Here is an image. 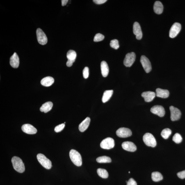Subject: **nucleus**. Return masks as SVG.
Returning a JSON list of instances; mask_svg holds the SVG:
<instances>
[{
  "label": "nucleus",
  "instance_id": "obj_14",
  "mask_svg": "<svg viewBox=\"0 0 185 185\" xmlns=\"http://www.w3.org/2000/svg\"><path fill=\"white\" fill-rule=\"evenodd\" d=\"M122 148L124 150L131 152H134L137 149L136 146L133 142L129 141L124 142L122 144Z\"/></svg>",
  "mask_w": 185,
  "mask_h": 185
},
{
  "label": "nucleus",
  "instance_id": "obj_30",
  "mask_svg": "<svg viewBox=\"0 0 185 185\" xmlns=\"http://www.w3.org/2000/svg\"><path fill=\"white\" fill-rule=\"evenodd\" d=\"M172 140L176 143L179 144L182 141V138L180 134L178 133H176L174 135L172 138Z\"/></svg>",
  "mask_w": 185,
  "mask_h": 185
},
{
  "label": "nucleus",
  "instance_id": "obj_32",
  "mask_svg": "<svg viewBox=\"0 0 185 185\" xmlns=\"http://www.w3.org/2000/svg\"><path fill=\"white\" fill-rule=\"evenodd\" d=\"M104 35L100 33L97 34L94 37V41L95 42H99L103 41L104 38Z\"/></svg>",
  "mask_w": 185,
  "mask_h": 185
},
{
  "label": "nucleus",
  "instance_id": "obj_17",
  "mask_svg": "<svg viewBox=\"0 0 185 185\" xmlns=\"http://www.w3.org/2000/svg\"><path fill=\"white\" fill-rule=\"evenodd\" d=\"M10 63L11 66L14 68H17L19 67V58L16 53H14L11 57Z\"/></svg>",
  "mask_w": 185,
  "mask_h": 185
},
{
  "label": "nucleus",
  "instance_id": "obj_2",
  "mask_svg": "<svg viewBox=\"0 0 185 185\" xmlns=\"http://www.w3.org/2000/svg\"><path fill=\"white\" fill-rule=\"evenodd\" d=\"M69 156L71 161L75 165L78 167L81 166L82 159L80 154L78 151L74 149H72L69 153Z\"/></svg>",
  "mask_w": 185,
  "mask_h": 185
},
{
  "label": "nucleus",
  "instance_id": "obj_26",
  "mask_svg": "<svg viewBox=\"0 0 185 185\" xmlns=\"http://www.w3.org/2000/svg\"><path fill=\"white\" fill-rule=\"evenodd\" d=\"M67 57L68 60H71L74 63L76 57V51L72 50H69L67 53Z\"/></svg>",
  "mask_w": 185,
  "mask_h": 185
},
{
  "label": "nucleus",
  "instance_id": "obj_6",
  "mask_svg": "<svg viewBox=\"0 0 185 185\" xmlns=\"http://www.w3.org/2000/svg\"><path fill=\"white\" fill-rule=\"evenodd\" d=\"M136 55L134 52L128 53L124 58V63L126 67H130L136 60Z\"/></svg>",
  "mask_w": 185,
  "mask_h": 185
},
{
  "label": "nucleus",
  "instance_id": "obj_3",
  "mask_svg": "<svg viewBox=\"0 0 185 185\" xmlns=\"http://www.w3.org/2000/svg\"><path fill=\"white\" fill-rule=\"evenodd\" d=\"M37 160L41 165L47 169H50L52 167V163L44 155L38 154L37 156Z\"/></svg>",
  "mask_w": 185,
  "mask_h": 185
},
{
  "label": "nucleus",
  "instance_id": "obj_39",
  "mask_svg": "<svg viewBox=\"0 0 185 185\" xmlns=\"http://www.w3.org/2000/svg\"><path fill=\"white\" fill-rule=\"evenodd\" d=\"M68 0H62L61 1L62 6H65L66 5L68 2Z\"/></svg>",
  "mask_w": 185,
  "mask_h": 185
},
{
  "label": "nucleus",
  "instance_id": "obj_35",
  "mask_svg": "<svg viewBox=\"0 0 185 185\" xmlns=\"http://www.w3.org/2000/svg\"><path fill=\"white\" fill-rule=\"evenodd\" d=\"M177 176L178 177L181 179L185 178V170L178 172L177 174Z\"/></svg>",
  "mask_w": 185,
  "mask_h": 185
},
{
  "label": "nucleus",
  "instance_id": "obj_7",
  "mask_svg": "<svg viewBox=\"0 0 185 185\" xmlns=\"http://www.w3.org/2000/svg\"><path fill=\"white\" fill-rule=\"evenodd\" d=\"M37 40L39 44L42 45H45L47 42V38L45 34L40 28H37L36 30Z\"/></svg>",
  "mask_w": 185,
  "mask_h": 185
},
{
  "label": "nucleus",
  "instance_id": "obj_21",
  "mask_svg": "<svg viewBox=\"0 0 185 185\" xmlns=\"http://www.w3.org/2000/svg\"><path fill=\"white\" fill-rule=\"evenodd\" d=\"M54 82V78L51 76H47L43 78L41 81V83L44 86L49 87L52 85Z\"/></svg>",
  "mask_w": 185,
  "mask_h": 185
},
{
  "label": "nucleus",
  "instance_id": "obj_20",
  "mask_svg": "<svg viewBox=\"0 0 185 185\" xmlns=\"http://www.w3.org/2000/svg\"><path fill=\"white\" fill-rule=\"evenodd\" d=\"M101 73L103 77H106L109 72V68L107 63L106 61H102L101 63Z\"/></svg>",
  "mask_w": 185,
  "mask_h": 185
},
{
  "label": "nucleus",
  "instance_id": "obj_24",
  "mask_svg": "<svg viewBox=\"0 0 185 185\" xmlns=\"http://www.w3.org/2000/svg\"><path fill=\"white\" fill-rule=\"evenodd\" d=\"M113 93V90H106L105 91L102 98V102L105 103L109 101L112 97Z\"/></svg>",
  "mask_w": 185,
  "mask_h": 185
},
{
  "label": "nucleus",
  "instance_id": "obj_16",
  "mask_svg": "<svg viewBox=\"0 0 185 185\" xmlns=\"http://www.w3.org/2000/svg\"><path fill=\"white\" fill-rule=\"evenodd\" d=\"M155 92L152 91L144 92L142 94V97L144 98L146 102H149L153 100L155 97Z\"/></svg>",
  "mask_w": 185,
  "mask_h": 185
},
{
  "label": "nucleus",
  "instance_id": "obj_13",
  "mask_svg": "<svg viewBox=\"0 0 185 185\" xmlns=\"http://www.w3.org/2000/svg\"><path fill=\"white\" fill-rule=\"evenodd\" d=\"M24 132L28 134H36L37 130L33 126L29 124H24L21 128Z\"/></svg>",
  "mask_w": 185,
  "mask_h": 185
},
{
  "label": "nucleus",
  "instance_id": "obj_25",
  "mask_svg": "<svg viewBox=\"0 0 185 185\" xmlns=\"http://www.w3.org/2000/svg\"><path fill=\"white\" fill-rule=\"evenodd\" d=\"M152 178L154 182H158L163 179L162 175L158 172H153L152 174Z\"/></svg>",
  "mask_w": 185,
  "mask_h": 185
},
{
  "label": "nucleus",
  "instance_id": "obj_18",
  "mask_svg": "<svg viewBox=\"0 0 185 185\" xmlns=\"http://www.w3.org/2000/svg\"><path fill=\"white\" fill-rule=\"evenodd\" d=\"M169 95V92L168 90L158 88L156 90V96L161 98L166 99Z\"/></svg>",
  "mask_w": 185,
  "mask_h": 185
},
{
  "label": "nucleus",
  "instance_id": "obj_12",
  "mask_svg": "<svg viewBox=\"0 0 185 185\" xmlns=\"http://www.w3.org/2000/svg\"><path fill=\"white\" fill-rule=\"evenodd\" d=\"M151 111L160 117L164 116L165 113L164 108L162 106L160 105H155L153 107L151 108Z\"/></svg>",
  "mask_w": 185,
  "mask_h": 185
},
{
  "label": "nucleus",
  "instance_id": "obj_19",
  "mask_svg": "<svg viewBox=\"0 0 185 185\" xmlns=\"http://www.w3.org/2000/svg\"><path fill=\"white\" fill-rule=\"evenodd\" d=\"M90 121V118L89 117H87L85 120H84L79 124V129L80 131L81 132H83L86 130L89 126Z\"/></svg>",
  "mask_w": 185,
  "mask_h": 185
},
{
  "label": "nucleus",
  "instance_id": "obj_27",
  "mask_svg": "<svg viewBox=\"0 0 185 185\" xmlns=\"http://www.w3.org/2000/svg\"><path fill=\"white\" fill-rule=\"evenodd\" d=\"M97 173L99 177L103 178H107L108 177V176H109L107 171L104 169H98Z\"/></svg>",
  "mask_w": 185,
  "mask_h": 185
},
{
  "label": "nucleus",
  "instance_id": "obj_5",
  "mask_svg": "<svg viewBox=\"0 0 185 185\" xmlns=\"http://www.w3.org/2000/svg\"><path fill=\"white\" fill-rule=\"evenodd\" d=\"M101 148L109 149L113 148L115 146L114 140L111 138H107L103 140L100 144Z\"/></svg>",
  "mask_w": 185,
  "mask_h": 185
},
{
  "label": "nucleus",
  "instance_id": "obj_23",
  "mask_svg": "<svg viewBox=\"0 0 185 185\" xmlns=\"http://www.w3.org/2000/svg\"><path fill=\"white\" fill-rule=\"evenodd\" d=\"M53 106V103L51 102H49L44 103L40 108V111L47 113L50 111L52 109Z\"/></svg>",
  "mask_w": 185,
  "mask_h": 185
},
{
  "label": "nucleus",
  "instance_id": "obj_9",
  "mask_svg": "<svg viewBox=\"0 0 185 185\" xmlns=\"http://www.w3.org/2000/svg\"><path fill=\"white\" fill-rule=\"evenodd\" d=\"M181 26L180 24L174 23L171 28L169 31V36L170 38H174L177 36L181 30Z\"/></svg>",
  "mask_w": 185,
  "mask_h": 185
},
{
  "label": "nucleus",
  "instance_id": "obj_37",
  "mask_svg": "<svg viewBox=\"0 0 185 185\" xmlns=\"http://www.w3.org/2000/svg\"><path fill=\"white\" fill-rule=\"evenodd\" d=\"M93 1L96 4L100 5L106 3L107 1V0H94Z\"/></svg>",
  "mask_w": 185,
  "mask_h": 185
},
{
  "label": "nucleus",
  "instance_id": "obj_8",
  "mask_svg": "<svg viewBox=\"0 0 185 185\" xmlns=\"http://www.w3.org/2000/svg\"><path fill=\"white\" fill-rule=\"evenodd\" d=\"M170 118L172 121L179 120L181 118V113L180 110L173 106L170 107Z\"/></svg>",
  "mask_w": 185,
  "mask_h": 185
},
{
  "label": "nucleus",
  "instance_id": "obj_10",
  "mask_svg": "<svg viewBox=\"0 0 185 185\" xmlns=\"http://www.w3.org/2000/svg\"><path fill=\"white\" fill-rule=\"evenodd\" d=\"M116 134L119 137L126 138L131 136L132 133L131 130L127 128H121L117 131Z\"/></svg>",
  "mask_w": 185,
  "mask_h": 185
},
{
  "label": "nucleus",
  "instance_id": "obj_33",
  "mask_svg": "<svg viewBox=\"0 0 185 185\" xmlns=\"http://www.w3.org/2000/svg\"><path fill=\"white\" fill-rule=\"evenodd\" d=\"M65 124H62L57 126L55 128L54 130L55 132L58 133L60 132L61 131L63 130L65 127Z\"/></svg>",
  "mask_w": 185,
  "mask_h": 185
},
{
  "label": "nucleus",
  "instance_id": "obj_31",
  "mask_svg": "<svg viewBox=\"0 0 185 185\" xmlns=\"http://www.w3.org/2000/svg\"><path fill=\"white\" fill-rule=\"evenodd\" d=\"M110 45L111 47L115 49H118L120 47L118 41L116 39L111 40Z\"/></svg>",
  "mask_w": 185,
  "mask_h": 185
},
{
  "label": "nucleus",
  "instance_id": "obj_36",
  "mask_svg": "<svg viewBox=\"0 0 185 185\" xmlns=\"http://www.w3.org/2000/svg\"><path fill=\"white\" fill-rule=\"evenodd\" d=\"M127 185H137L136 181L133 178H130L128 181Z\"/></svg>",
  "mask_w": 185,
  "mask_h": 185
},
{
  "label": "nucleus",
  "instance_id": "obj_34",
  "mask_svg": "<svg viewBox=\"0 0 185 185\" xmlns=\"http://www.w3.org/2000/svg\"><path fill=\"white\" fill-rule=\"evenodd\" d=\"M83 77L85 79H87L88 77L89 72V68L88 67H85L83 71Z\"/></svg>",
  "mask_w": 185,
  "mask_h": 185
},
{
  "label": "nucleus",
  "instance_id": "obj_38",
  "mask_svg": "<svg viewBox=\"0 0 185 185\" xmlns=\"http://www.w3.org/2000/svg\"><path fill=\"white\" fill-rule=\"evenodd\" d=\"M74 62L71 60H68V61L66 63V65L67 67H72L73 65V63Z\"/></svg>",
  "mask_w": 185,
  "mask_h": 185
},
{
  "label": "nucleus",
  "instance_id": "obj_15",
  "mask_svg": "<svg viewBox=\"0 0 185 185\" xmlns=\"http://www.w3.org/2000/svg\"><path fill=\"white\" fill-rule=\"evenodd\" d=\"M133 32L134 34L136 35L137 39L140 40L142 39L143 35L141 28L138 22H135L133 24Z\"/></svg>",
  "mask_w": 185,
  "mask_h": 185
},
{
  "label": "nucleus",
  "instance_id": "obj_4",
  "mask_svg": "<svg viewBox=\"0 0 185 185\" xmlns=\"http://www.w3.org/2000/svg\"><path fill=\"white\" fill-rule=\"evenodd\" d=\"M143 140L145 144L148 147H154L157 144L155 138L150 133H147L144 135Z\"/></svg>",
  "mask_w": 185,
  "mask_h": 185
},
{
  "label": "nucleus",
  "instance_id": "obj_22",
  "mask_svg": "<svg viewBox=\"0 0 185 185\" xmlns=\"http://www.w3.org/2000/svg\"><path fill=\"white\" fill-rule=\"evenodd\" d=\"M154 10L155 13L158 15L162 13L163 10L162 3L160 1H156L154 5Z\"/></svg>",
  "mask_w": 185,
  "mask_h": 185
},
{
  "label": "nucleus",
  "instance_id": "obj_1",
  "mask_svg": "<svg viewBox=\"0 0 185 185\" xmlns=\"http://www.w3.org/2000/svg\"><path fill=\"white\" fill-rule=\"evenodd\" d=\"M11 162L14 169L17 171L22 173L25 171L24 165L21 158L17 156H14L12 158Z\"/></svg>",
  "mask_w": 185,
  "mask_h": 185
},
{
  "label": "nucleus",
  "instance_id": "obj_29",
  "mask_svg": "<svg viewBox=\"0 0 185 185\" xmlns=\"http://www.w3.org/2000/svg\"><path fill=\"white\" fill-rule=\"evenodd\" d=\"M172 131L171 130L168 128H166L163 129L162 131L161 135L162 137L165 139H168L169 137L171 134Z\"/></svg>",
  "mask_w": 185,
  "mask_h": 185
},
{
  "label": "nucleus",
  "instance_id": "obj_11",
  "mask_svg": "<svg viewBox=\"0 0 185 185\" xmlns=\"http://www.w3.org/2000/svg\"><path fill=\"white\" fill-rule=\"evenodd\" d=\"M140 62L145 72L148 73L152 70L151 62L148 58L145 56H142L140 57Z\"/></svg>",
  "mask_w": 185,
  "mask_h": 185
},
{
  "label": "nucleus",
  "instance_id": "obj_28",
  "mask_svg": "<svg viewBox=\"0 0 185 185\" xmlns=\"http://www.w3.org/2000/svg\"><path fill=\"white\" fill-rule=\"evenodd\" d=\"M97 161L99 163H110L111 162V158L107 156H102L98 157Z\"/></svg>",
  "mask_w": 185,
  "mask_h": 185
}]
</instances>
